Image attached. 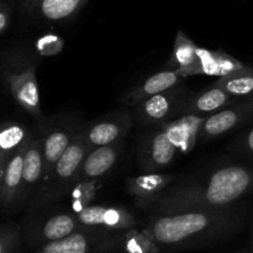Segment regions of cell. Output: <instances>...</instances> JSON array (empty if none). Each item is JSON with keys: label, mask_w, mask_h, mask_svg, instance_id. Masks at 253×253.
I'll list each match as a JSON object with an SVG mask.
<instances>
[{"label": "cell", "mask_w": 253, "mask_h": 253, "mask_svg": "<svg viewBox=\"0 0 253 253\" xmlns=\"http://www.w3.org/2000/svg\"><path fill=\"white\" fill-rule=\"evenodd\" d=\"M253 190V168L227 165L203 180H185L169 187L151 210L153 215L192 210L229 209Z\"/></svg>", "instance_id": "obj_1"}, {"label": "cell", "mask_w": 253, "mask_h": 253, "mask_svg": "<svg viewBox=\"0 0 253 253\" xmlns=\"http://www.w3.org/2000/svg\"><path fill=\"white\" fill-rule=\"evenodd\" d=\"M241 215L232 208L152 215L143 231L161 251L203 247L220 241L240 227Z\"/></svg>", "instance_id": "obj_2"}, {"label": "cell", "mask_w": 253, "mask_h": 253, "mask_svg": "<svg viewBox=\"0 0 253 253\" xmlns=\"http://www.w3.org/2000/svg\"><path fill=\"white\" fill-rule=\"evenodd\" d=\"M205 119L185 115L150 128L138 150V167L142 174L160 173L173 162L178 152L189 153L197 145Z\"/></svg>", "instance_id": "obj_3"}, {"label": "cell", "mask_w": 253, "mask_h": 253, "mask_svg": "<svg viewBox=\"0 0 253 253\" xmlns=\"http://www.w3.org/2000/svg\"><path fill=\"white\" fill-rule=\"evenodd\" d=\"M40 57L25 47H7L1 53V79L17 105L39 123L43 130L47 120L41 110L36 71Z\"/></svg>", "instance_id": "obj_4"}, {"label": "cell", "mask_w": 253, "mask_h": 253, "mask_svg": "<svg viewBox=\"0 0 253 253\" xmlns=\"http://www.w3.org/2000/svg\"><path fill=\"white\" fill-rule=\"evenodd\" d=\"M89 152L90 148L86 145L81 131L58 161L48 179L42 183L37 194L29 203L27 212L30 214L37 211L41 208L62 199L64 195L72 192L77 185L79 172Z\"/></svg>", "instance_id": "obj_5"}, {"label": "cell", "mask_w": 253, "mask_h": 253, "mask_svg": "<svg viewBox=\"0 0 253 253\" xmlns=\"http://www.w3.org/2000/svg\"><path fill=\"white\" fill-rule=\"evenodd\" d=\"M126 232V231H125ZM125 232L83 229L61 241L39 247L32 253H116L123 252Z\"/></svg>", "instance_id": "obj_6"}, {"label": "cell", "mask_w": 253, "mask_h": 253, "mask_svg": "<svg viewBox=\"0 0 253 253\" xmlns=\"http://www.w3.org/2000/svg\"><path fill=\"white\" fill-rule=\"evenodd\" d=\"M83 127L79 118L59 115L49 119L43 130H40L43 143V182L48 179L58 161Z\"/></svg>", "instance_id": "obj_7"}, {"label": "cell", "mask_w": 253, "mask_h": 253, "mask_svg": "<svg viewBox=\"0 0 253 253\" xmlns=\"http://www.w3.org/2000/svg\"><path fill=\"white\" fill-rule=\"evenodd\" d=\"M190 91L185 86L177 88L152 96L132 108V115L145 127H157L179 118L180 111Z\"/></svg>", "instance_id": "obj_8"}, {"label": "cell", "mask_w": 253, "mask_h": 253, "mask_svg": "<svg viewBox=\"0 0 253 253\" xmlns=\"http://www.w3.org/2000/svg\"><path fill=\"white\" fill-rule=\"evenodd\" d=\"M83 230L76 215L69 212H57L44 219L31 221L24 232V245L26 250L35 251L39 247L52 242L61 241L71 235Z\"/></svg>", "instance_id": "obj_9"}, {"label": "cell", "mask_w": 253, "mask_h": 253, "mask_svg": "<svg viewBox=\"0 0 253 253\" xmlns=\"http://www.w3.org/2000/svg\"><path fill=\"white\" fill-rule=\"evenodd\" d=\"M133 120L135 119L132 113L126 109L114 111L84 126L82 133L91 151L94 148L104 147L125 140Z\"/></svg>", "instance_id": "obj_10"}, {"label": "cell", "mask_w": 253, "mask_h": 253, "mask_svg": "<svg viewBox=\"0 0 253 253\" xmlns=\"http://www.w3.org/2000/svg\"><path fill=\"white\" fill-rule=\"evenodd\" d=\"M74 215L83 229L125 232L137 226V220L135 216L124 208L88 205L76 211Z\"/></svg>", "instance_id": "obj_11"}, {"label": "cell", "mask_w": 253, "mask_h": 253, "mask_svg": "<svg viewBox=\"0 0 253 253\" xmlns=\"http://www.w3.org/2000/svg\"><path fill=\"white\" fill-rule=\"evenodd\" d=\"M252 118L251 99L242 103L232 104L205 119L200 127L198 141H209L221 137Z\"/></svg>", "instance_id": "obj_12"}, {"label": "cell", "mask_w": 253, "mask_h": 253, "mask_svg": "<svg viewBox=\"0 0 253 253\" xmlns=\"http://www.w3.org/2000/svg\"><path fill=\"white\" fill-rule=\"evenodd\" d=\"M43 182V143L42 135H32L26 148L22 169V184L17 200V209L30 203Z\"/></svg>", "instance_id": "obj_13"}, {"label": "cell", "mask_w": 253, "mask_h": 253, "mask_svg": "<svg viewBox=\"0 0 253 253\" xmlns=\"http://www.w3.org/2000/svg\"><path fill=\"white\" fill-rule=\"evenodd\" d=\"M174 175L168 173H151L126 179V192L132 197L136 207L152 209L161 195L169 188Z\"/></svg>", "instance_id": "obj_14"}, {"label": "cell", "mask_w": 253, "mask_h": 253, "mask_svg": "<svg viewBox=\"0 0 253 253\" xmlns=\"http://www.w3.org/2000/svg\"><path fill=\"white\" fill-rule=\"evenodd\" d=\"M184 79V77L172 69L167 68L165 71L157 72V73L147 77L145 81L131 86L124 94L123 104L127 108H133L137 104L142 103L152 96L182 85Z\"/></svg>", "instance_id": "obj_15"}, {"label": "cell", "mask_w": 253, "mask_h": 253, "mask_svg": "<svg viewBox=\"0 0 253 253\" xmlns=\"http://www.w3.org/2000/svg\"><path fill=\"white\" fill-rule=\"evenodd\" d=\"M124 147H125V140L91 150L84 160L77 184L95 183L96 180L108 174L118 163Z\"/></svg>", "instance_id": "obj_16"}, {"label": "cell", "mask_w": 253, "mask_h": 253, "mask_svg": "<svg viewBox=\"0 0 253 253\" xmlns=\"http://www.w3.org/2000/svg\"><path fill=\"white\" fill-rule=\"evenodd\" d=\"M235 100L236 99L234 96H231L215 84H211L198 93H190L183 105L179 118L185 115L208 118V116L235 104Z\"/></svg>", "instance_id": "obj_17"}, {"label": "cell", "mask_w": 253, "mask_h": 253, "mask_svg": "<svg viewBox=\"0 0 253 253\" xmlns=\"http://www.w3.org/2000/svg\"><path fill=\"white\" fill-rule=\"evenodd\" d=\"M29 143L17 151L16 155L7 163L5 169L0 172V204L4 214L17 209V200L22 184L25 152Z\"/></svg>", "instance_id": "obj_18"}, {"label": "cell", "mask_w": 253, "mask_h": 253, "mask_svg": "<svg viewBox=\"0 0 253 253\" xmlns=\"http://www.w3.org/2000/svg\"><path fill=\"white\" fill-rule=\"evenodd\" d=\"M240 59L235 58L231 54L217 49L210 51L208 48L199 47L198 49L197 66L192 71L190 77L194 76H211L222 78V77L231 76L236 72L246 68Z\"/></svg>", "instance_id": "obj_19"}, {"label": "cell", "mask_w": 253, "mask_h": 253, "mask_svg": "<svg viewBox=\"0 0 253 253\" xmlns=\"http://www.w3.org/2000/svg\"><path fill=\"white\" fill-rule=\"evenodd\" d=\"M88 0H22V10L46 21H63L73 17Z\"/></svg>", "instance_id": "obj_20"}, {"label": "cell", "mask_w": 253, "mask_h": 253, "mask_svg": "<svg viewBox=\"0 0 253 253\" xmlns=\"http://www.w3.org/2000/svg\"><path fill=\"white\" fill-rule=\"evenodd\" d=\"M198 49L199 46H197L184 32L179 30L175 35L173 51L167 61L168 69L178 72L185 79L190 78L192 71L197 66Z\"/></svg>", "instance_id": "obj_21"}, {"label": "cell", "mask_w": 253, "mask_h": 253, "mask_svg": "<svg viewBox=\"0 0 253 253\" xmlns=\"http://www.w3.org/2000/svg\"><path fill=\"white\" fill-rule=\"evenodd\" d=\"M31 138L32 135L22 124L15 121L2 124L0 128V172L5 169L17 151L26 146Z\"/></svg>", "instance_id": "obj_22"}, {"label": "cell", "mask_w": 253, "mask_h": 253, "mask_svg": "<svg viewBox=\"0 0 253 253\" xmlns=\"http://www.w3.org/2000/svg\"><path fill=\"white\" fill-rule=\"evenodd\" d=\"M214 84L235 99L253 96V67L247 66L231 76L217 78Z\"/></svg>", "instance_id": "obj_23"}, {"label": "cell", "mask_w": 253, "mask_h": 253, "mask_svg": "<svg viewBox=\"0 0 253 253\" xmlns=\"http://www.w3.org/2000/svg\"><path fill=\"white\" fill-rule=\"evenodd\" d=\"M123 252L126 253H160L161 250L145 231H136L135 229L125 232Z\"/></svg>", "instance_id": "obj_24"}, {"label": "cell", "mask_w": 253, "mask_h": 253, "mask_svg": "<svg viewBox=\"0 0 253 253\" xmlns=\"http://www.w3.org/2000/svg\"><path fill=\"white\" fill-rule=\"evenodd\" d=\"M24 234L20 225L5 224L0 230V253H19Z\"/></svg>", "instance_id": "obj_25"}, {"label": "cell", "mask_w": 253, "mask_h": 253, "mask_svg": "<svg viewBox=\"0 0 253 253\" xmlns=\"http://www.w3.org/2000/svg\"><path fill=\"white\" fill-rule=\"evenodd\" d=\"M11 5L2 0L1 5H0V34L1 36H4L9 30L10 22H11Z\"/></svg>", "instance_id": "obj_26"}, {"label": "cell", "mask_w": 253, "mask_h": 253, "mask_svg": "<svg viewBox=\"0 0 253 253\" xmlns=\"http://www.w3.org/2000/svg\"><path fill=\"white\" fill-rule=\"evenodd\" d=\"M37 47L41 51L46 49V47H49V49L53 48L54 52H57L58 49H61V37L56 36V35H47V36L41 37L39 40ZM51 53H53V52L51 51Z\"/></svg>", "instance_id": "obj_27"}, {"label": "cell", "mask_w": 253, "mask_h": 253, "mask_svg": "<svg viewBox=\"0 0 253 253\" xmlns=\"http://www.w3.org/2000/svg\"><path fill=\"white\" fill-rule=\"evenodd\" d=\"M236 150L244 155L253 156V127L240 138Z\"/></svg>", "instance_id": "obj_28"}, {"label": "cell", "mask_w": 253, "mask_h": 253, "mask_svg": "<svg viewBox=\"0 0 253 253\" xmlns=\"http://www.w3.org/2000/svg\"><path fill=\"white\" fill-rule=\"evenodd\" d=\"M250 253H253V225H252V247H251V251Z\"/></svg>", "instance_id": "obj_29"}, {"label": "cell", "mask_w": 253, "mask_h": 253, "mask_svg": "<svg viewBox=\"0 0 253 253\" xmlns=\"http://www.w3.org/2000/svg\"><path fill=\"white\" fill-rule=\"evenodd\" d=\"M250 99H251V101H252V111H253V96H251Z\"/></svg>", "instance_id": "obj_30"}, {"label": "cell", "mask_w": 253, "mask_h": 253, "mask_svg": "<svg viewBox=\"0 0 253 253\" xmlns=\"http://www.w3.org/2000/svg\"><path fill=\"white\" fill-rule=\"evenodd\" d=\"M240 253H246V252H240Z\"/></svg>", "instance_id": "obj_31"}, {"label": "cell", "mask_w": 253, "mask_h": 253, "mask_svg": "<svg viewBox=\"0 0 253 253\" xmlns=\"http://www.w3.org/2000/svg\"><path fill=\"white\" fill-rule=\"evenodd\" d=\"M244 1H245V0H244Z\"/></svg>", "instance_id": "obj_32"}]
</instances>
